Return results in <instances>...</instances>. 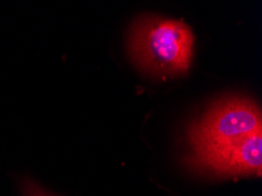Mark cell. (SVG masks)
Returning a JSON list of instances; mask_svg holds the SVG:
<instances>
[{"mask_svg": "<svg viewBox=\"0 0 262 196\" xmlns=\"http://www.w3.org/2000/svg\"><path fill=\"white\" fill-rule=\"evenodd\" d=\"M25 196H50L45 191L41 190L40 188L35 187L33 185H27L25 189Z\"/></svg>", "mask_w": 262, "mask_h": 196, "instance_id": "4", "label": "cell"}, {"mask_svg": "<svg viewBox=\"0 0 262 196\" xmlns=\"http://www.w3.org/2000/svg\"><path fill=\"white\" fill-rule=\"evenodd\" d=\"M262 132L260 108L251 100L234 98L217 103L190 128L192 153L232 145Z\"/></svg>", "mask_w": 262, "mask_h": 196, "instance_id": "2", "label": "cell"}, {"mask_svg": "<svg viewBox=\"0 0 262 196\" xmlns=\"http://www.w3.org/2000/svg\"><path fill=\"white\" fill-rule=\"evenodd\" d=\"M194 38L184 21L148 18L133 27L132 58L141 69L158 75L185 73L189 69Z\"/></svg>", "mask_w": 262, "mask_h": 196, "instance_id": "1", "label": "cell"}, {"mask_svg": "<svg viewBox=\"0 0 262 196\" xmlns=\"http://www.w3.org/2000/svg\"><path fill=\"white\" fill-rule=\"evenodd\" d=\"M188 165L214 175H256L262 171V132L216 149L192 153Z\"/></svg>", "mask_w": 262, "mask_h": 196, "instance_id": "3", "label": "cell"}]
</instances>
